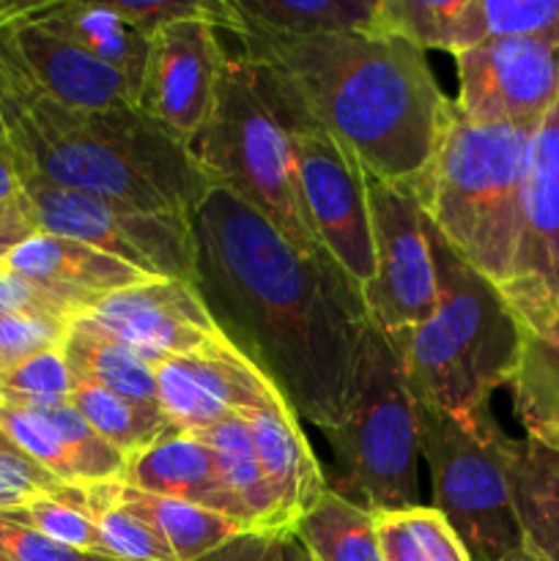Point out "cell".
<instances>
[{"label": "cell", "mask_w": 559, "mask_h": 561, "mask_svg": "<svg viewBox=\"0 0 559 561\" xmlns=\"http://www.w3.org/2000/svg\"><path fill=\"white\" fill-rule=\"evenodd\" d=\"M455 64V110L471 124L537 126L559 99V42L551 38H488Z\"/></svg>", "instance_id": "12"}, {"label": "cell", "mask_w": 559, "mask_h": 561, "mask_svg": "<svg viewBox=\"0 0 559 561\" xmlns=\"http://www.w3.org/2000/svg\"><path fill=\"white\" fill-rule=\"evenodd\" d=\"M513 502L524 553L535 561H559V466L540 444H518L510 466Z\"/></svg>", "instance_id": "22"}, {"label": "cell", "mask_w": 559, "mask_h": 561, "mask_svg": "<svg viewBox=\"0 0 559 561\" xmlns=\"http://www.w3.org/2000/svg\"><path fill=\"white\" fill-rule=\"evenodd\" d=\"M546 334H559V316H557V321L546 329Z\"/></svg>", "instance_id": "46"}, {"label": "cell", "mask_w": 559, "mask_h": 561, "mask_svg": "<svg viewBox=\"0 0 559 561\" xmlns=\"http://www.w3.org/2000/svg\"><path fill=\"white\" fill-rule=\"evenodd\" d=\"M554 460H557V466H559V455L557 453H554Z\"/></svg>", "instance_id": "48"}, {"label": "cell", "mask_w": 559, "mask_h": 561, "mask_svg": "<svg viewBox=\"0 0 559 561\" xmlns=\"http://www.w3.org/2000/svg\"><path fill=\"white\" fill-rule=\"evenodd\" d=\"M376 272L367 283L370 327L384 337L411 332L433 312L438 274L431 247V219L414 186L367 175Z\"/></svg>", "instance_id": "10"}, {"label": "cell", "mask_w": 559, "mask_h": 561, "mask_svg": "<svg viewBox=\"0 0 559 561\" xmlns=\"http://www.w3.org/2000/svg\"><path fill=\"white\" fill-rule=\"evenodd\" d=\"M85 561H124V559H113V557H96V553H85Z\"/></svg>", "instance_id": "44"}, {"label": "cell", "mask_w": 559, "mask_h": 561, "mask_svg": "<svg viewBox=\"0 0 559 561\" xmlns=\"http://www.w3.org/2000/svg\"><path fill=\"white\" fill-rule=\"evenodd\" d=\"M71 389H75V373L60 348L44 351L0 373V403L3 405L69 403Z\"/></svg>", "instance_id": "35"}, {"label": "cell", "mask_w": 559, "mask_h": 561, "mask_svg": "<svg viewBox=\"0 0 559 561\" xmlns=\"http://www.w3.org/2000/svg\"><path fill=\"white\" fill-rule=\"evenodd\" d=\"M190 148L214 186L263 214L299 250L321 255L299 195L290 135L241 53L225 58L214 113Z\"/></svg>", "instance_id": "7"}, {"label": "cell", "mask_w": 559, "mask_h": 561, "mask_svg": "<svg viewBox=\"0 0 559 561\" xmlns=\"http://www.w3.org/2000/svg\"><path fill=\"white\" fill-rule=\"evenodd\" d=\"M290 535L316 561H384L376 515L334 491L323 493Z\"/></svg>", "instance_id": "27"}, {"label": "cell", "mask_w": 559, "mask_h": 561, "mask_svg": "<svg viewBox=\"0 0 559 561\" xmlns=\"http://www.w3.org/2000/svg\"><path fill=\"white\" fill-rule=\"evenodd\" d=\"M190 225L192 285L223 337L299 420L334 431L354 403L370 332L360 285L327 252L299 250L225 186H212Z\"/></svg>", "instance_id": "1"}, {"label": "cell", "mask_w": 559, "mask_h": 561, "mask_svg": "<svg viewBox=\"0 0 559 561\" xmlns=\"http://www.w3.org/2000/svg\"><path fill=\"white\" fill-rule=\"evenodd\" d=\"M535 129L532 124H471L455 110L431 168L414 184L436 233L499 290L515 274Z\"/></svg>", "instance_id": "5"}, {"label": "cell", "mask_w": 559, "mask_h": 561, "mask_svg": "<svg viewBox=\"0 0 559 561\" xmlns=\"http://www.w3.org/2000/svg\"><path fill=\"white\" fill-rule=\"evenodd\" d=\"M157 403L170 425L203 433L233 414L266 403L277 389L233 345L197 356H175L153 365Z\"/></svg>", "instance_id": "16"}, {"label": "cell", "mask_w": 559, "mask_h": 561, "mask_svg": "<svg viewBox=\"0 0 559 561\" xmlns=\"http://www.w3.org/2000/svg\"><path fill=\"white\" fill-rule=\"evenodd\" d=\"M274 561H316L307 553V548L296 540V535H277L274 540Z\"/></svg>", "instance_id": "43"}, {"label": "cell", "mask_w": 559, "mask_h": 561, "mask_svg": "<svg viewBox=\"0 0 559 561\" xmlns=\"http://www.w3.org/2000/svg\"><path fill=\"white\" fill-rule=\"evenodd\" d=\"M0 561H9V559H5V557H0Z\"/></svg>", "instance_id": "49"}, {"label": "cell", "mask_w": 559, "mask_h": 561, "mask_svg": "<svg viewBox=\"0 0 559 561\" xmlns=\"http://www.w3.org/2000/svg\"><path fill=\"white\" fill-rule=\"evenodd\" d=\"M113 488L115 499H118L126 510L140 515L142 520H148V524L162 535V540L168 542L170 551L175 553L179 561H195L206 557V553H212L214 548H219L223 542L233 540L241 531H250L244 529L239 520L214 513V510L208 507H201V504H190L181 502V499L168 496H153V493L137 491V488L126 485L124 480H115Z\"/></svg>", "instance_id": "24"}, {"label": "cell", "mask_w": 559, "mask_h": 561, "mask_svg": "<svg viewBox=\"0 0 559 561\" xmlns=\"http://www.w3.org/2000/svg\"><path fill=\"white\" fill-rule=\"evenodd\" d=\"M0 557L9 561H85V553L71 551L3 513H0Z\"/></svg>", "instance_id": "39"}, {"label": "cell", "mask_w": 559, "mask_h": 561, "mask_svg": "<svg viewBox=\"0 0 559 561\" xmlns=\"http://www.w3.org/2000/svg\"><path fill=\"white\" fill-rule=\"evenodd\" d=\"M420 453L431 466L433 507L447 518L471 561H504L524 551L510 466L518 442L491 409L453 416L417 403Z\"/></svg>", "instance_id": "8"}, {"label": "cell", "mask_w": 559, "mask_h": 561, "mask_svg": "<svg viewBox=\"0 0 559 561\" xmlns=\"http://www.w3.org/2000/svg\"><path fill=\"white\" fill-rule=\"evenodd\" d=\"M274 540L277 535L269 531H241L195 561H274Z\"/></svg>", "instance_id": "41"}, {"label": "cell", "mask_w": 559, "mask_h": 561, "mask_svg": "<svg viewBox=\"0 0 559 561\" xmlns=\"http://www.w3.org/2000/svg\"><path fill=\"white\" fill-rule=\"evenodd\" d=\"M66 482L49 474L42 463L22 453L3 431H0V513H11L33 499L49 496V493H60Z\"/></svg>", "instance_id": "36"}, {"label": "cell", "mask_w": 559, "mask_h": 561, "mask_svg": "<svg viewBox=\"0 0 559 561\" xmlns=\"http://www.w3.org/2000/svg\"><path fill=\"white\" fill-rule=\"evenodd\" d=\"M241 416L277 502L280 529L288 535L329 491V480L301 431V420L283 394L274 392L266 403Z\"/></svg>", "instance_id": "18"}, {"label": "cell", "mask_w": 559, "mask_h": 561, "mask_svg": "<svg viewBox=\"0 0 559 561\" xmlns=\"http://www.w3.org/2000/svg\"><path fill=\"white\" fill-rule=\"evenodd\" d=\"M228 49L206 20H184L159 27L151 36L137 110L162 129L192 146L217 104Z\"/></svg>", "instance_id": "14"}, {"label": "cell", "mask_w": 559, "mask_h": 561, "mask_svg": "<svg viewBox=\"0 0 559 561\" xmlns=\"http://www.w3.org/2000/svg\"><path fill=\"white\" fill-rule=\"evenodd\" d=\"M3 515L42 531L44 537L71 548V551L107 557V548H104L96 524H93L91 510L85 504L82 485H66L60 493L38 496L31 504H25V507L11 510V513Z\"/></svg>", "instance_id": "34"}, {"label": "cell", "mask_w": 559, "mask_h": 561, "mask_svg": "<svg viewBox=\"0 0 559 561\" xmlns=\"http://www.w3.org/2000/svg\"><path fill=\"white\" fill-rule=\"evenodd\" d=\"M488 38L559 42V0H466L458 55Z\"/></svg>", "instance_id": "30"}, {"label": "cell", "mask_w": 559, "mask_h": 561, "mask_svg": "<svg viewBox=\"0 0 559 561\" xmlns=\"http://www.w3.org/2000/svg\"><path fill=\"white\" fill-rule=\"evenodd\" d=\"M384 561H471L436 507L376 515Z\"/></svg>", "instance_id": "31"}, {"label": "cell", "mask_w": 559, "mask_h": 561, "mask_svg": "<svg viewBox=\"0 0 559 561\" xmlns=\"http://www.w3.org/2000/svg\"><path fill=\"white\" fill-rule=\"evenodd\" d=\"M504 299L535 332L559 316V99L537 124L524 181V228Z\"/></svg>", "instance_id": "13"}, {"label": "cell", "mask_w": 559, "mask_h": 561, "mask_svg": "<svg viewBox=\"0 0 559 561\" xmlns=\"http://www.w3.org/2000/svg\"><path fill=\"white\" fill-rule=\"evenodd\" d=\"M80 318L151 365L230 345L208 316L195 285L181 279H148L115 290Z\"/></svg>", "instance_id": "15"}, {"label": "cell", "mask_w": 559, "mask_h": 561, "mask_svg": "<svg viewBox=\"0 0 559 561\" xmlns=\"http://www.w3.org/2000/svg\"><path fill=\"white\" fill-rule=\"evenodd\" d=\"M334 455L329 491L373 515L420 507V416L403 365L370 327L349 416L327 431Z\"/></svg>", "instance_id": "6"}, {"label": "cell", "mask_w": 559, "mask_h": 561, "mask_svg": "<svg viewBox=\"0 0 559 561\" xmlns=\"http://www.w3.org/2000/svg\"><path fill=\"white\" fill-rule=\"evenodd\" d=\"M115 480L82 485L107 557L124 561H179L157 529L115 499Z\"/></svg>", "instance_id": "33"}, {"label": "cell", "mask_w": 559, "mask_h": 561, "mask_svg": "<svg viewBox=\"0 0 559 561\" xmlns=\"http://www.w3.org/2000/svg\"><path fill=\"white\" fill-rule=\"evenodd\" d=\"M244 25L280 36L370 31L378 0H230Z\"/></svg>", "instance_id": "28"}, {"label": "cell", "mask_w": 559, "mask_h": 561, "mask_svg": "<svg viewBox=\"0 0 559 561\" xmlns=\"http://www.w3.org/2000/svg\"><path fill=\"white\" fill-rule=\"evenodd\" d=\"M36 233V219H33V211L22 192L14 201L3 203V206H0V266H5L9 255L22 244V241H27Z\"/></svg>", "instance_id": "40"}, {"label": "cell", "mask_w": 559, "mask_h": 561, "mask_svg": "<svg viewBox=\"0 0 559 561\" xmlns=\"http://www.w3.org/2000/svg\"><path fill=\"white\" fill-rule=\"evenodd\" d=\"M71 323L38 316L0 318V373L11 370L31 356L44 354V351L60 348Z\"/></svg>", "instance_id": "37"}, {"label": "cell", "mask_w": 559, "mask_h": 561, "mask_svg": "<svg viewBox=\"0 0 559 561\" xmlns=\"http://www.w3.org/2000/svg\"><path fill=\"white\" fill-rule=\"evenodd\" d=\"M513 409L529 442L559 455V334L524 329L513 378Z\"/></svg>", "instance_id": "26"}, {"label": "cell", "mask_w": 559, "mask_h": 561, "mask_svg": "<svg viewBox=\"0 0 559 561\" xmlns=\"http://www.w3.org/2000/svg\"><path fill=\"white\" fill-rule=\"evenodd\" d=\"M121 480L137 491L153 493V496L201 504V507L239 520L247 529L239 507L225 491L214 453L197 433L179 431V427L168 431L153 444L142 447L140 453L126 458Z\"/></svg>", "instance_id": "20"}, {"label": "cell", "mask_w": 559, "mask_h": 561, "mask_svg": "<svg viewBox=\"0 0 559 561\" xmlns=\"http://www.w3.org/2000/svg\"><path fill=\"white\" fill-rule=\"evenodd\" d=\"M0 140H5V137H3V126H0Z\"/></svg>", "instance_id": "47"}, {"label": "cell", "mask_w": 559, "mask_h": 561, "mask_svg": "<svg viewBox=\"0 0 559 561\" xmlns=\"http://www.w3.org/2000/svg\"><path fill=\"white\" fill-rule=\"evenodd\" d=\"M5 266L25 274L27 279L44 285L53 294L66 296L85 312L115 290L148 283L146 274L126 266L118 257L77 239L49 233H36L22 241L9 255Z\"/></svg>", "instance_id": "19"}, {"label": "cell", "mask_w": 559, "mask_h": 561, "mask_svg": "<svg viewBox=\"0 0 559 561\" xmlns=\"http://www.w3.org/2000/svg\"><path fill=\"white\" fill-rule=\"evenodd\" d=\"M288 135L312 233L323 252L365 290L376 272L365 168L329 131L299 129Z\"/></svg>", "instance_id": "11"}, {"label": "cell", "mask_w": 559, "mask_h": 561, "mask_svg": "<svg viewBox=\"0 0 559 561\" xmlns=\"http://www.w3.org/2000/svg\"><path fill=\"white\" fill-rule=\"evenodd\" d=\"M438 299L411 332L395 334L406 383L417 403L453 416L486 409L521 359L524 321L502 290L460 261L431 225Z\"/></svg>", "instance_id": "4"}, {"label": "cell", "mask_w": 559, "mask_h": 561, "mask_svg": "<svg viewBox=\"0 0 559 561\" xmlns=\"http://www.w3.org/2000/svg\"><path fill=\"white\" fill-rule=\"evenodd\" d=\"M3 316H38L58 318V321H77L85 316L80 305L69 301L66 296L53 294L44 285L33 283L25 274L9 266H0V318Z\"/></svg>", "instance_id": "38"}, {"label": "cell", "mask_w": 559, "mask_h": 561, "mask_svg": "<svg viewBox=\"0 0 559 561\" xmlns=\"http://www.w3.org/2000/svg\"><path fill=\"white\" fill-rule=\"evenodd\" d=\"M241 55L288 131L321 129L367 175L414 186L431 168L455 102L425 53L389 33L280 36L241 22Z\"/></svg>", "instance_id": "2"}, {"label": "cell", "mask_w": 559, "mask_h": 561, "mask_svg": "<svg viewBox=\"0 0 559 561\" xmlns=\"http://www.w3.org/2000/svg\"><path fill=\"white\" fill-rule=\"evenodd\" d=\"M466 0H378L373 33H389L414 47L458 55Z\"/></svg>", "instance_id": "32"}, {"label": "cell", "mask_w": 559, "mask_h": 561, "mask_svg": "<svg viewBox=\"0 0 559 561\" xmlns=\"http://www.w3.org/2000/svg\"><path fill=\"white\" fill-rule=\"evenodd\" d=\"M22 192V179L20 170H16V159L11 153L9 142L0 140V206L9 201H14Z\"/></svg>", "instance_id": "42"}, {"label": "cell", "mask_w": 559, "mask_h": 561, "mask_svg": "<svg viewBox=\"0 0 559 561\" xmlns=\"http://www.w3.org/2000/svg\"><path fill=\"white\" fill-rule=\"evenodd\" d=\"M0 126L22 181L192 219L212 175L192 148L137 107L77 110L44 96L0 27Z\"/></svg>", "instance_id": "3"}, {"label": "cell", "mask_w": 559, "mask_h": 561, "mask_svg": "<svg viewBox=\"0 0 559 561\" xmlns=\"http://www.w3.org/2000/svg\"><path fill=\"white\" fill-rule=\"evenodd\" d=\"M0 27L33 85L64 107H137V88L113 66L22 16L20 3H0Z\"/></svg>", "instance_id": "17"}, {"label": "cell", "mask_w": 559, "mask_h": 561, "mask_svg": "<svg viewBox=\"0 0 559 561\" xmlns=\"http://www.w3.org/2000/svg\"><path fill=\"white\" fill-rule=\"evenodd\" d=\"M38 233L66 236L91 244L148 279L195 283V244L190 219L142 211L85 192L60 190L44 181H22Z\"/></svg>", "instance_id": "9"}, {"label": "cell", "mask_w": 559, "mask_h": 561, "mask_svg": "<svg viewBox=\"0 0 559 561\" xmlns=\"http://www.w3.org/2000/svg\"><path fill=\"white\" fill-rule=\"evenodd\" d=\"M504 561H535V559H529L524 551H521V553H515V557H510V559H504Z\"/></svg>", "instance_id": "45"}, {"label": "cell", "mask_w": 559, "mask_h": 561, "mask_svg": "<svg viewBox=\"0 0 559 561\" xmlns=\"http://www.w3.org/2000/svg\"><path fill=\"white\" fill-rule=\"evenodd\" d=\"M60 351H64L75 378H85V381L99 383V387L137 400V403L159 405L157 370H153L151 362L137 356L135 351L126 348L110 334L99 332L82 318L71 323Z\"/></svg>", "instance_id": "25"}, {"label": "cell", "mask_w": 559, "mask_h": 561, "mask_svg": "<svg viewBox=\"0 0 559 561\" xmlns=\"http://www.w3.org/2000/svg\"><path fill=\"white\" fill-rule=\"evenodd\" d=\"M69 403L82 414V420L121 455H135L142 447L157 442L168 431H173L168 416L159 405L137 403V400L115 394L99 383L75 378Z\"/></svg>", "instance_id": "29"}, {"label": "cell", "mask_w": 559, "mask_h": 561, "mask_svg": "<svg viewBox=\"0 0 559 561\" xmlns=\"http://www.w3.org/2000/svg\"><path fill=\"white\" fill-rule=\"evenodd\" d=\"M197 436L214 453L225 491H228V496L239 507V515L247 524V529L283 535L277 518V502H274L272 488H269L261 463H258L244 416H228V420L217 422V425L197 433Z\"/></svg>", "instance_id": "23"}, {"label": "cell", "mask_w": 559, "mask_h": 561, "mask_svg": "<svg viewBox=\"0 0 559 561\" xmlns=\"http://www.w3.org/2000/svg\"><path fill=\"white\" fill-rule=\"evenodd\" d=\"M22 16L36 22L44 31L55 33L64 42L75 44L82 53L93 55L102 64L113 66L140 93L151 38L132 27L110 0H44V3H20Z\"/></svg>", "instance_id": "21"}]
</instances>
